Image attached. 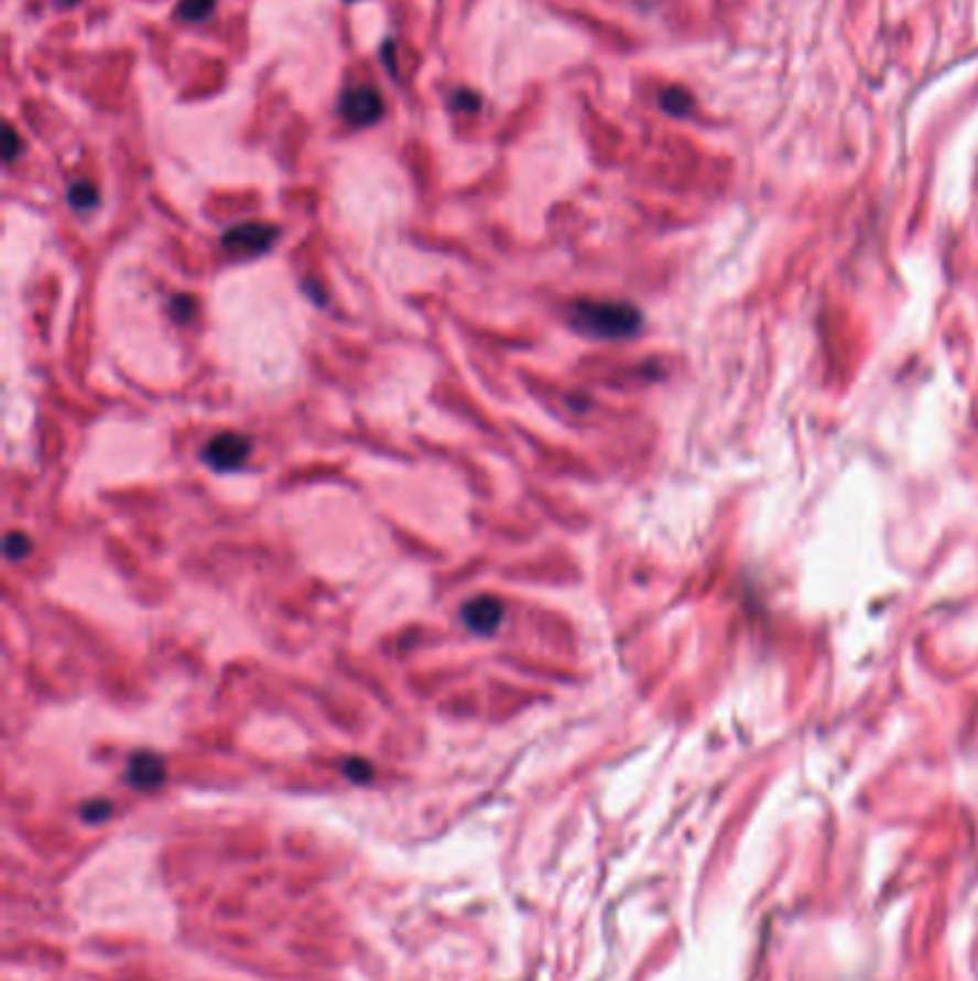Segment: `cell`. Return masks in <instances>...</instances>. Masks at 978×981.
<instances>
[{
    "label": "cell",
    "instance_id": "1",
    "mask_svg": "<svg viewBox=\"0 0 978 981\" xmlns=\"http://www.w3.org/2000/svg\"><path fill=\"white\" fill-rule=\"evenodd\" d=\"M572 325L591 339H629L643 325L634 304L609 299H580L572 304Z\"/></svg>",
    "mask_w": 978,
    "mask_h": 981
},
{
    "label": "cell",
    "instance_id": "2",
    "mask_svg": "<svg viewBox=\"0 0 978 981\" xmlns=\"http://www.w3.org/2000/svg\"><path fill=\"white\" fill-rule=\"evenodd\" d=\"M275 236H279V230L270 227V224L244 222L230 227V230L221 236V247H225L230 256H236V259H253V256L268 254L270 247L275 245Z\"/></svg>",
    "mask_w": 978,
    "mask_h": 981
},
{
    "label": "cell",
    "instance_id": "3",
    "mask_svg": "<svg viewBox=\"0 0 978 981\" xmlns=\"http://www.w3.org/2000/svg\"><path fill=\"white\" fill-rule=\"evenodd\" d=\"M253 451V442L247 440L244 433L239 431H225V433H216L207 445H204V454L202 460L210 465L213 471L218 474H225V471H236L241 468Z\"/></svg>",
    "mask_w": 978,
    "mask_h": 981
},
{
    "label": "cell",
    "instance_id": "4",
    "mask_svg": "<svg viewBox=\"0 0 978 981\" xmlns=\"http://www.w3.org/2000/svg\"><path fill=\"white\" fill-rule=\"evenodd\" d=\"M339 116L350 127H370V123H377L384 116L382 95L370 87L345 89L339 98Z\"/></svg>",
    "mask_w": 978,
    "mask_h": 981
},
{
    "label": "cell",
    "instance_id": "5",
    "mask_svg": "<svg viewBox=\"0 0 978 981\" xmlns=\"http://www.w3.org/2000/svg\"><path fill=\"white\" fill-rule=\"evenodd\" d=\"M502 617H506V606H502V600L493 597V594H479V597H471L463 606L465 628H468L471 635L479 637L497 635L502 626Z\"/></svg>",
    "mask_w": 978,
    "mask_h": 981
},
{
    "label": "cell",
    "instance_id": "6",
    "mask_svg": "<svg viewBox=\"0 0 978 981\" xmlns=\"http://www.w3.org/2000/svg\"><path fill=\"white\" fill-rule=\"evenodd\" d=\"M127 780L135 789H153L164 780V761L153 752H135L127 766Z\"/></svg>",
    "mask_w": 978,
    "mask_h": 981
},
{
    "label": "cell",
    "instance_id": "7",
    "mask_svg": "<svg viewBox=\"0 0 978 981\" xmlns=\"http://www.w3.org/2000/svg\"><path fill=\"white\" fill-rule=\"evenodd\" d=\"M66 202H69L73 209H78V213H89V209L98 207V190L89 181H75L69 193H66Z\"/></svg>",
    "mask_w": 978,
    "mask_h": 981
},
{
    "label": "cell",
    "instance_id": "8",
    "mask_svg": "<svg viewBox=\"0 0 978 981\" xmlns=\"http://www.w3.org/2000/svg\"><path fill=\"white\" fill-rule=\"evenodd\" d=\"M213 9H216V0H178L175 15L184 23H202L213 15Z\"/></svg>",
    "mask_w": 978,
    "mask_h": 981
},
{
    "label": "cell",
    "instance_id": "9",
    "mask_svg": "<svg viewBox=\"0 0 978 981\" xmlns=\"http://www.w3.org/2000/svg\"><path fill=\"white\" fill-rule=\"evenodd\" d=\"M660 107L666 109L669 116H686L688 109H692V98H688L683 89H669V93H663V98H660Z\"/></svg>",
    "mask_w": 978,
    "mask_h": 981
},
{
    "label": "cell",
    "instance_id": "10",
    "mask_svg": "<svg viewBox=\"0 0 978 981\" xmlns=\"http://www.w3.org/2000/svg\"><path fill=\"white\" fill-rule=\"evenodd\" d=\"M32 551V540L21 531H9L7 535V560L9 563H21L23 557Z\"/></svg>",
    "mask_w": 978,
    "mask_h": 981
},
{
    "label": "cell",
    "instance_id": "11",
    "mask_svg": "<svg viewBox=\"0 0 978 981\" xmlns=\"http://www.w3.org/2000/svg\"><path fill=\"white\" fill-rule=\"evenodd\" d=\"M170 313H173L175 322H189L193 313H196V299L187 297V293H178V297L170 299Z\"/></svg>",
    "mask_w": 978,
    "mask_h": 981
},
{
    "label": "cell",
    "instance_id": "12",
    "mask_svg": "<svg viewBox=\"0 0 978 981\" xmlns=\"http://www.w3.org/2000/svg\"><path fill=\"white\" fill-rule=\"evenodd\" d=\"M448 107L454 109V112H477L479 98L474 93H468V89H457V93L450 95Z\"/></svg>",
    "mask_w": 978,
    "mask_h": 981
},
{
    "label": "cell",
    "instance_id": "13",
    "mask_svg": "<svg viewBox=\"0 0 978 981\" xmlns=\"http://www.w3.org/2000/svg\"><path fill=\"white\" fill-rule=\"evenodd\" d=\"M345 773H348L354 780H368L370 764H365V761H348V764H345Z\"/></svg>",
    "mask_w": 978,
    "mask_h": 981
},
{
    "label": "cell",
    "instance_id": "14",
    "mask_svg": "<svg viewBox=\"0 0 978 981\" xmlns=\"http://www.w3.org/2000/svg\"><path fill=\"white\" fill-rule=\"evenodd\" d=\"M15 159H18V132H15V127L9 123L7 127V161L12 164Z\"/></svg>",
    "mask_w": 978,
    "mask_h": 981
},
{
    "label": "cell",
    "instance_id": "15",
    "mask_svg": "<svg viewBox=\"0 0 978 981\" xmlns=\"http://www.w3.org/2000/svg\"><path fill=\"white\" fill-rule=\"evenodd\" d=\"M393 50H396V44H393V41H384L382 55H384V66H388V73H396V61H393Z\"/></svg>",
    "mask_w": 978,
    "mask_h": 981
},
{
    "label": "cell",
    "instance_id": "16",
    "mask_svg": "<svg viewBox=\"0 0 978 981\" xmlns=\"http://www.w3.org/2000/svg\"><path fill=\"white\" fill-rule=\"evenodd\" d=\"M55 3H58V7H75L78 0H55Z\"/></svg>",
    "mask_w": 978,
    "mask_h": 981
}]
</instances>
